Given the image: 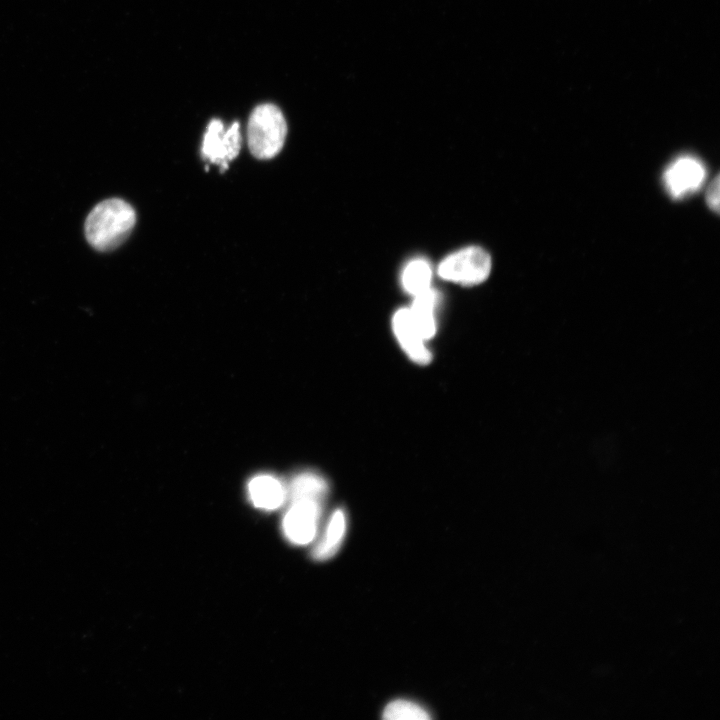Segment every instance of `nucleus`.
<instances>
[{
	"mask_svg": "<svg viewBox=\"0 0 720 720\" xmlns=\"http://www.w3.org/2000/svg\"><path fill=\"white\" fill-rule=\"evenodd\" d=\"M321 502L312 498L291 500L282 522L283 532L291 543L305 545L314 539L321 515Z\"/></svg>",
	"mask_w": 720,
	"mask_h": 720,
	"instance_id": "39448f33",
	"label": "nucleus"
},
{
	"mask_svg": "<svg viewBox=\"0 0 720 720\" xmlns=\"http://www.w3.org/2000/svg\"><path fill=\"white\" fill-rule=\"evenodd\" d=\"M327 489V484L322 477L314 473H304L293 480L288 494L291 500L297 498L322 500Z\"/></svg>",
	"mask_w": 720,
	"mask_h": 720,
	"instance_id": "f8f14e48",
	"label": "nucleus"
},
{
	"mask_svg": "<svg viewBox=\"0 0 720 720\" xmlns=\"http://www.w3.org/2000/svg\"><path fill=\"white\" fill-rule=\"evenodd\" d=\"M491 257L480 247H467L447 256L438 267L441 278L465 286L477 285L491 271Z\"/></svg>",
	"mask_w": 720,
	"mask_h": 720,
	"instance_id": "7ed1b4c3",
	"label": "nucleus"
},
{
	"mask_svg": "<svg viewBox=\"0 0 720 720\" xmlns=\"http://www.w3.org/2000/svg\"><path fill=\"white\" fill-rule=\"evenodd\" d=\"M437 298L436 292L432 288H429L415 295L413 304L411 308H409L412 319L425 340L433 337L436 331L434 313Z\"/></svg>",
	"mask_w": 720,
	"mask_h": 720,
	"instance_id": "1a4fd4ad",
	"label": "nucleus"
},
{
	"mask_svg": "<svg viewBox=\"0 0 720 720\" xmlns=\"http://www.w3.org/2000/svg\"><path fill=\"white\" fill-rule=\"evenodd\" d=\"M346 516L343 510L334 511L327 524L326 530L313 550L316 560H326L336 554L340 548L346 532Z\"/></svg>",
	"mask_w": 720,
	"mask_h": 720,
	"instance_id": "9d476101",
	"label": "nucleus"
},
{
	"mask_svg": "<svg viewBox=\"0 0 720 720\" xmlns=\"http://www.w3.org/2000/svg\"><path fill=\"white\" fill-rule=\"evenodd\" d=\"M706 200L708 206L715 212L719 211V176H716L707 190Z\"/></svg>",
	"mask_w": 720,
	"mask_h": 720,
	"instance_id": "4468645a",
	"label": "nucleus"
},
{
	"mask_svg": "<svg viewBox=\"0 0 720 720\" xmlns=\"http://www.w3.org/2000/svg\"><path fill=\"white\" fill-rule=\"evenodd\" d=\"M432 270L428 262L415 259L407 264L402 274L404 289L413 296L431 288Z\"/></svg>",
	"mask_w": 720,
	"mask_h": 720,
	"instance_id": "9b49d317",
	"label": "nucleus"
},
{
	"mask_svg": "<svg viewBox=\"0 0 720 720\" xmlns=\"http://www.w3.org/2000/svg\"><path fill=\"white\" fill-rule=\"evenodd\" d=\"M286 135L287 124L276 105L265 103L254 108L247 125L248 146L254 157H275L281 151Z\"/></svg>",
	"mask_w": 720,
	"mask_h": 720,
	"instance_id": "f03ea898",
	"label": "nucleus"
},
{
	"mask_svg": "<svg viewBox=\"0 0 720 720\" xmlns=\"http://www.w3.org/2000/svg\"><path fill=\"white\" fill-rule=\"evenodd\" d=\"M383 718L387 720H427L430 719V715L416 703L396 700L386 706Z\"/></svg>",
	"mask_w": 720,
	"mask_h": 720,
	"instance_id": "ddd939ff",
	"label": "nucleus"
},
{
	"mask_svg": "<svg viewBox=\"0 0 720 720\" xmlns=\"http://www.w3.org/2000/svg\"><path fill=\"white\" fill-rule=\"evenodd\" d=\"M705 176L701 161L692 156H681L665 170L664 184L668 193L678 199L698 190Z\"/></svg>",
	"mask_w": 720,
	"mask_h": 720,
	"instance_id": "423d86ee",
	"label": "nucleus"
},
{
	"mask_svg": "<svg viewBox=\"0 0 720 720\" xmlns=\"http://www.w3.org/2000/svg\"><path fill=\"white\" fill-rule=\"evenodd\" d=\"M241 148V133L238 122L228 128L219 119L208 124L202 143L201 153L204 159L221 167L228 168V163L236 158Z\"/></svg>",
	"mask_w": 720,
	"mask_h": 720,
	"instance_id": "20e7f679",
	"label": "nucleus"
},
{
	"mask_svg": "<svg viewBox=\"0 0 720 720\" xmlns=\"http://www.w3.org/2000/svg\"><path fill=\"white\" fill-rule=\"evenodd\" d=\"M249 497L252 503L264 510L279 508L288 494L281 481L271 475H258L248 484Z\"/></svg>",
	"mask_w": 720,
	"mask_h": 720,
	"instance_id": "6e6552de",
	"label": "nucleus"
},
{
	"mask_svg": "<svg viewBox=\"0 0 720 720\" xmlns=\"http://www.w3.org/2000/svg\"><path fill=\"white\" fill-rule=\"evenodd\" d=\"M136 222L133 207L119 198L98 203L85 221L88 243L99 251H110L121 245L131 233Z\"/></svg>",
	"mask_w": 720,
	"mask_h": 720,
	"instance_id": "f257e3e1",
	"label": "nucleus"
},
{
	"mask_svg": "<svg viewBox=\"0 0 720 720\" xmlns=\"http://www.w3.org/2000/svg\"><path fill=\"white\" fill-rule=\"evenodd\" d=\"M394 333L409 357L418 364H427L431 359V354L424 342L425 339L418 331L410 310L402 308L393 316Z\"/></svg>",
	"mask_w": 720,
	"mask_h": 720,
	"instance_id": "0eeeda50",
	"label": "nucleus"
}]
</instances>
